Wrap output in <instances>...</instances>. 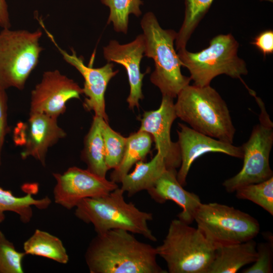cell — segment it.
Masks as SVG:
<instances>
[{"mask_svg":"<svg viewBox=\"0 0 273 273\" xmlns=\"http://www.w3.org/2000/svg\"><path fill=\"white\" fill-rule=\"evenodd\" d=\"M265 57L273 53V31L263 30L257 35L251 42Z\"/></svg>","mask_w":273,"mask_h":273,"instance_id":"31","label":"cell"},{"mask_svg":"<svg viewBox=\"0 0 273 273\" xmlns=\"http://www.w3.org/2000/svg\"><path fill=\"white\" fill-rule=\"evenodd\" d=\"M41 30H12L0 32V86L22 89L38 64L42 50Z\"/></svg>","mask_w":273,"mask_h":273,"instance_id":"7","label":"cell"},{"mask_svg":"<svg viewBox=\"0 0 273 273\" xmlns=\"http://www.w3.org/2000/svg\"><path fill=\"white\" fill-rule=\"evenodd\" d=\"M256 243L246 242L216 246L213 260L207 273H236L242 267L254 262Z\"/></svg>","mask_w":273,"mask_h":273,"instance_id":"18","label":"cell"},{"mask_svg":"<svg viewBox=\"0 0 273 273\" xmlns=\"http://www.w3.org/2000/svg\"><path fill=\"white\" fill-rule=\"evenodd\" d=\"M177 130L180 156L181 164L177 172L178 182L184 187L186 184L187 175L193 163L204 154L216 152L242 158L241 146H236L208 136L193 129L188 126L178 123Z\"/></svg>","mask_w":273,"mask_h":273,"instance_id":"15","label":"cell"},{"mask_svg":"<svg viewBox=\"0 0 273 273\" xmlns=\"http://www.w3.org/2000/svg\"><path fill=\"white\" fill-rule=\"evenodd\" d=\"M262 1H268L269 2H272V0H262Z\"/></svg>","mask_w":273,"mask_h":273,"instance_id":"33","label":"cell"},{"mask_svg":"<svg viewBox=\"0 0 273 273\" xmlns=\"http://www.w3.org/2000/svg\"><path fill=\"white\" fill-rule=\"evenodd\" d=\"M83 89L59 70L43 73L31 93L29 113H43L57 118L66 110L67 102L80 99Z\"/></svg>","mask_w":273,"mask_h":273,"instance_id":"12","label":"cell"},{"mask_svg":"<svg viewBox=\"0 0 273 273\" xmlns=\"http://www.w3.org/2000/svg\"><path fill=\"white\" fill-rule=\"evenodd\" d=\"M124 193L118 187L105 195L83 199L75 207L74 214L83 222L92 223L97 234L122 229L156 241L148 224L153 219V214L127 202Z\"/></svg>","mask_w":273,"mask_h":273,"instance_id":"3","label":"cell"},{"mask_svg":"<svg viewBox=\"0 0 273 273\" xmlns=\"http://www.w3.org/2000/svg\"><path fill=\"white\" fill-rule=\"evenodd\" d=\"M176 174V170L166 169L147 192L157 203H164L167 200L175 202L182 209L178 218L190 224L202 202L197 195L184 189L177 180Z\"/></svg>","mask_w":273,"mask_h":273,"instance_id":"17","label":"cell"},{"mask_svg":"<svg viewBox=\"0 0 273 273\" xmlns=\"http://www.w3.org/2000/svg\"><path fill=\"white\" fill-rule=\"evenodd\" d=\"M257 256L252 265L244 269L243 273H271L272 242H261L256 245Z\"/></svg>","mask_w":273,"mask_h":273,"instance_id":"29","label":"cell"},{"mask_svg":"<svg viewBox=\"0 0 273 273\" xmlns=\"http://www.w3.org/2000/svg\"><path fill=\"white\" fill-rule=\"evenodd\" d=\"M24 252L43 257L62 264H66L69 256L62 242L58 237L37 229L23 244Z\"/></svg>","mask_w":273,"mask_h":273,"instance_id":"22","label":"cell"},{"mask_svg":"<svg viewBox=\"0 0 273 273\" xmlns=\"http://www.w3.org/2000/svg\"><path fill=\"white\" fill-rule=\"evenodd\" d=\"M7 101L6 89L0 86V166L2 165V154L4 142L10 131L7 119Z\"/></svg>","mask_w":273,"mask_h":273,"instance_id":"30","label":"cell"},{"mask_svg":"<svg viewBox=\"0 0 273 273\" xmlns=\"http://www.w3.org/2000/svg\"><path fill=\"white\" fill-rule=\"evenodd\" d=\"M173 99L162 96L158 109L145 112L139 130L151 134L156 149L164 159L166 168L176 170L180 166L181 156L177 142H172L170 136L171 125L177 118Z\"/></svg>","mask_w":273,"mask_h":273,"instance_id":"14","label":"cell"},{"mask_svg":"<svg viewBox=\"0 0 273 273\" xmlns=\"http://www.w3.org/2000/svg\"><path fill=\"white\" fill-rule=\"evenodd\" d=\"M235 192L238 199L249 200L273 215V176L241 187Z\"/></svg>","mask_w":273,"mask_h":273,"instance_id":"26","label":"cell"},{"mask_svg":"<svg viewBox=\"0 0 273 273\" xmlns=\"http://www.w3.org/2000/svg\"><path fill=\"white\" fill-rule=\"evenodd\" d=\"M155 248L169 273H207L216 246L197 228L177 218L171 221L162 243Z\"/></svg>","mask_w":273,"mask_h":273,"instance_id":"5","label":"cell"},{"mask_svg":"<svg viewBox=\"0 0 273 273\" xmlns=\"http://www.w3.org/2000/svg\"><path fill=\"white\" fill-rule=\"evenodd\" d=\"M135 164L133 171L124 176L120 183V188L129 196L148 190L167 169L163 157L158 152L150 161L141 160Z\"/></svg>","mask_w":273,"mask_h":273,"instance_id":"19","label":"cell"},{"mask_svg":"<svg viewBox=\"0 0 273 273\" xmlns=\"http://www.w3.org/2000/svg\"><path fill=\"white\" fill-rule=\"evenodd\" d=\"M213 0H185V17L182 25L177 33L176 49L186 48L188 40L197 25L203 18Z\"/></svg>","mask_w":273,"mask_h":273,"instance_id":"24","label":"cell"},{"mask_svg":"<svg viewBox=\"0 0 273 273\" xmlns=\"http://www.w3.org/2000/svg\"><path fill=\"white\" fill-rule=\"evenodd\" d=\"M102 117L94 116L92 125L84 139L81 158L87 169L102 177H106L109 170L105 162V150L102 133Z\"/></svg>","mask_w":273,"mask_h":273,"instance_id":"20","label":"cell"},{"mask_svg":"<svg viewBox=\"0 0 273 273\" xmlns=\"http://www.w3.org/2000/svg\"><path fill=\"white\" fill-rule=\"evenodd\" d=\"M51 200L48 197L40 199L32 197L29 193L23 197L15 196L10 190L0 187V223L5 219L4 212L12 211L19 215L21 221L28 223L33 215L32 206L39 209H47L51 204Z\"/></svg>","mask_w":273,"mask_h":273,"instance_id":"23","label":"cell"},{"mask_svg":"<svg viewBox=\"0 0 273 273\" xmlns=\"http://www.w3.org/2000/svg\"><path fill=\"white\" fill-rule=\"evenodd\" d=\"M153 138L149 133L138 130L126 138L122 159L110 174V180L119 183L137 162L143 160L150 152Z\"/></svg>","mask_w":273,"mask_h":273,"instance_id":"21","label":"cell"},{"mask_svg":"<svg viewBox=\"0 0 273 273\" xmlns=\"http://www.w3.org/2000/svg\"><path fill=\"white\" fill-rule=\"evenodd\" d=\"M156 248L133 234L112 229L97 234L89 244L85 260L90 273H166L157 261Z\"/></svg>","mask_w":273,"mask_h":273,"instance_id":"1","label":"cell"},{"mask_svg":"<svg viewBox=\"0 0 273 273\" xmlns=\"http://www.w3.org/2000/svg\"><path fill=\"white\" fill-rule=\"evenodd\" d=\"M11 26L6 0H0V27L8 28Z\"/></svg>","mask_w":273,"mask_h":273,"instance_id":"32","label":"cell"},{"mask_svg":"<svg viewBox=\"0 0 273 273\" xmlns=\"http://www.w3.org/2000/svg\"><path fill=\"white\" fill-rule=\"evenodd\" d=\"M39 22L66 62L74 67L83 76V94L86 96L83 104L84 108L88 111H93L95 116L102 117L108 122L105 94L109 81L117 74L118 70H114V64L112 62H108L103 67L96 68L86 66L82 57H78L73 49H71V54L63 50L47 29L42 21L40 20Z\"/></svg>","mask_w":273,"mask_h":273,"instance_id":"13","label":"cell"},{"mask_svg":"<svg viewBox=\"0 0 273 273\" xmlns=\"http://www.w3.org/2000/svg\"><path fill=\"white\" fill-rule=\"evenodd\" d=\"M145 39L143 34L137 36L132 41L121 44L112 40L103 48V54L108 62H115L125 69L130 86V93L127 99L128 107L133 109L139 107V100L143 99L142 81L146 73H142L140 64L144 57Z\"/></svg>","mask_w":273,"mask_h":273,"instance_id":"16","label":"cell"},{"mask_svg":"<svg viewBox=\"0 0 273 273\" xmlns=\"http://www.w3.org/2000/svg\"><path fill=\"white\" fill-rule=\"evenodd\" d=\"M65 131L57 123V118L43 113H29L26 122L18 123L13 133L16 145L21 146L22 159L32 157L42 165H46V157L49 148L65 138Z\"/></svg>","mask_w":273,"mask_h":273,"instance_id":"11","label":"cell"},{"mask_svg":"<svg viewBox=\"0 0 273 273\" xmlns=\"http://www.w3.org/2000/svg\"><path fill=\"white\" fill-rule=\"evenodd\" d=\"M102 4L110 9L107 23H112L114 30L126 34L128 18L131 14L139 17L142 14L140 6L141 0H101Z\"/></svg>","mask_w":273,"mask_h":273,"instance_id":"25","label":"cell"},{"mask_svg":"<svg viewBox=\"0 0 273 273\" xmlns=\"http://www.w3.org/2000/svg\"><path fill=\"white\" fill-rule=\"evenodd\" d=\"M174 104L177 117L203 134L233 144L236 129L225 101L210 85H188Z\"/></svg>","mask_w":273,"mask_h":273,"instance_id":"2","label":"cell"},{"mask_svg":"<svg viewBox=\"0 0 273 273\" xmlns=\"http://www.w3.org/2000/svg\"><path fill=\"white\" fill-rule=\"evenodd\" d=\"M102 133L106 164L109 170L114 169L118 167L122 159L126 138L114 130L105 120L102 122Z\"/></svg>","mask_w":273,"mask_h":273,"instance_id":"27","label":"cell"},{"mask_svg":"<svg viewBox=\"0 0 273 273\" xmlns=\"http://www.w3.org/2000/svg\"><path fill=\"white\" fill-rule=\"evenodd\" d=\"M254 97L260 109L259 123L253 127L248 140L241 146L243 158L241 170L222 183L229 193L272 176L269 156L273 145V123L262 100L256 95Z\"/></svg>","mask_w":273,"mask_h":273,"instance_id":"9","label":"cell"},{"mask_svg":"<svg viewBox=\"0 0 273 273\" xmlns=\"http://www.w3.org/2000/svg\"><path fill=\"white\" fill-rule=\"evenodd\" d=\"M55 202L67 209L75 207L82 199L105 195L118 187L117 184L88 169L73 166L63 173L53 174Z\"/></svg>","mask_w":273,"mask_h":273,"instance_id":"10","label":"cell"},{"mask_svg":"<svg viewBox=\"0 0 273 273\" xmlns=\"http://www.w3.org/2000/svg\"><path fill=\"white\" fill-rule=\"evenodd\" d=\"M194 220L197 228L215 246L253 239L260 231L259 222L250 214L215 202L201 203Z\"/></svg>","mask_w":273,"mask_h":273,"instance_id":"8","label":"cell"},{"mask_svg":"<svg viewBox=\"0 0 273 273\" xmlns=\"http://www.w3.org/2000/svg\"><path fill=\"white\" fill-rule=\"evenodd\" d=\"M239 43L231 34H219L212 38L206 48L198 52L178 50L177 55L182 66L188 69L193 85H210L212 79L221 74L239 79L248 87L241 76L248 74L245 62L237 55Z\"/></svg>","mask_w":273,"mask_h":273,"instance_id":"6","label":"cell"},{"mask_svg":"<svg viewBox=\"0 0 273 273\" xmlns=\"http://www.w3.org/2000/svg\"><path fill=\"white\" fill-rule=\"evenodd\" d=\"M141 25L145 39L144 56L152 58L155 63L150 80L162 96L175 98L191 80L181 72L182 65L174 48L177 33L163 29L152 12L144 15Z\"/></svg>","mask_w":273,"mask_h":273,"instance_id":"4","label":"cell"},{"mask_svg":"<svg viewBox=\"0 0 273 273\" xmlns=\"http://www.w3.org/2000/svg\"><path fill=\"white\" fill-rule=\"evenodd\" d=\"M26 255L18 251L0 231V273H23L22 263Z\"/></svg>","mask_w":273,"mask_h":273,"instance_id":"28","label":"cell"}]
</instances>
